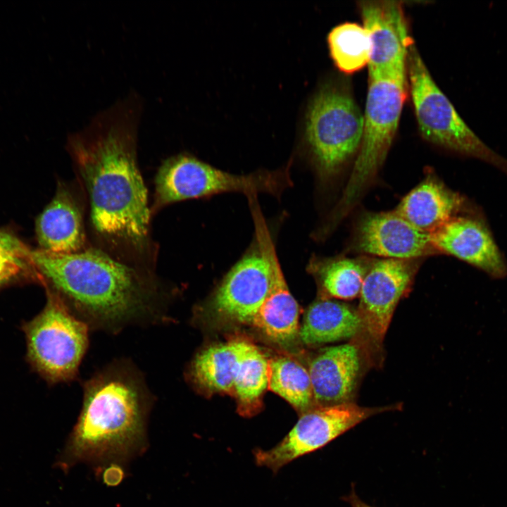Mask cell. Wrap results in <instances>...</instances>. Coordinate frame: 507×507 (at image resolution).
I'll list each match as a JSON object with an SVG mask.
<instances>
[{
	"mask_svg": "<svg viewBox=\"0 0 507 507\" xmlns=\"http://www.w3.org/2000/svg\"><path fill=\"white\" fill-rule=\"evenodd\" d=\"M249 343L235 339L200 351L191 362L189 379L205 391L233 395L235 378Z\"/></svg>",
	"mask_w": 507,
	"mask_h": 507,
	"instance_id": "19",
	"label": "cell"
},
{
	"mask_svg": "<svg viewBox=\"0 0 507 507\" xmlns=\"http://www.w3.org/2000/svg\"><path fill=\"white\" fill-rule=\"evenodd\" d=\"M0 251L28 261L30 249L15 235L0 230Z\"/></svg>",
	"mask_w": 507,
	"mask_h": 507,
	"instance_id": "26",
	"label": "cell"
},
{
	"mask_svg": "<svg viewBox=\"0 0 507 507\" xmlns=\"http://www.w3.org/2000/svg\"><path fill=\"white\" fill-rule=\"evenodd\" d=\"M90 330L88 325L49 289L44 308L26 330L31 363L51 383L75 380L89 349Z\"/></svg>",
	"mask_w": 507,
	"mask_h": 507,
	"instance_id": "8",
	"label": "cell"
},
{
	"mask_svg": "<svg viewBox=\"0 0 507 507\" xmlns=\"http://www.w3.org/2000/svg\"><path fill=\"white\" fill-rule=\"evenodd\" d=\"M358 7L372 45L368 77L390 78L408 84L407 58L413 42L401 2L363 1Z\"/></svg>",
	"mask_w": 507,
	"mask_h": 507,
	"instance_id": "12",
	"label": "cell"
},
{
	"mask_svg": "<svg viewBox=\"0 0 507 507\" xmlns=\"http://www.w3.org/2000/svg\"><path fill=\"white\" fill-rule=\"evenodd\" d=\"M400 404L364 407L353 401L313 407L276 446L254 451L256 463L273 472L296 458L316 451L353 427L376 414L399 408Z\"/></svg>",
	"mask_w": 507,
	"mask_h": 507,
	"instance_id": "10",
	"label": "cell"
},
{
	"mask_svg": "<svg viewBox=\"0 0 507 507\" xmlns=\"http://www.w3.org/2000/svg\"><path fill=\"white\" fill-rule=\"evenodd\" d=\"M268 256L272 282L270 291L253 317L250 325L271 341L284 345L299 335L300 308L289 289L277 256L275 245L264 220L256 223Z\"/></svg>",
	"mask_w": 507,
	"mask_h": 507,
	"instance_id": "16",
	"label": "cell"
},
{
	"mask_svg": "<svg viewBox=\"0 0 507 507\" xmlns=\"http://www.w3.org/2000/svg\"><path fill=\"white\" fill-rule=\"evenodd\" d=\"M269 360L254 344L249 343L242 356L234 384L238 411L245 417L256 413L268 386Z\"/></svg>",
	"mask_w": 507,
	"mask_h": 507,
	"instance_id": "22",
	"label": "cell"
},
{
	"mask_svg": "<svg viewBox=\"0 0 507 507\" xmlns=\"http://www.w3.org/2000/svg\"><path fill=\"white\" fill-rule=\"evenodd\" d=\"M327 43L332 61L342 73L351 74L368 65L372 45L363 25L355 23L339 24L329 32Z\"/></svg>",
	"mask_w": 507,
	"mask_h": 507,
	"instance_id": "24",
	"label": "cell"
},
{
	"mask_svg": "<svg viewBox=\"0 0 507 507\" xmlns=\"http://www.w3.org/2000/svg\"><path fill=\"white\" fill-rule=\"evenodd\" d=\"M142 101L127 96L68 137L87 211L90 244L126 264L156 271L148 190L137 161Z\"/></svg>",
	"mask_w": 507,
	"mask_h": 507,
	"instance_id": "1",
	"label": "cell"
},
{
	"mask_svg": "<svg viewBox=\"0 0 507 507\" xmlns=\"http://www.w3.org/2000/svg\"><path fill=\"white\" fill-rule=\"evenodd\" d=\"M86 213L87 205L81 187L78 191L75 187L59 182L54 197L36 220L39 249L63 254L86 249L91 245Z\"/></svg>",
	"mask_w": 507,
	"mask_h": 507,
	"instance_id": "15",
	"label": "cell"
},
{
	"mask_svg": "<svg viewBox=\"0 0 507 507\" xmlns=\"http://www.w3.org/2000/svg\"><path fill=\"white\" fill-rule=\"evenodd\" d=\"M363 353L353 342L324 349L312 360L309 375L320 406L351 402L360 378Z\"/></svg>",
	"mask_w": 507,
	"mask_h": 507,
	"instance_id": "17",
	"label": "cell"
},
{
	"mask_svg": "<svg viewBox=\"0 0 507 507\" xmlns=\"http://www.w3.org/2000/svg\"><path fill=\"white\" fill-rule=\"evenodd\" d=\"M364 118L343 84L323 85L312 99L306 120L305 140L318 175L337 173L358 151Z\"/></svg>",
	"mask_w": 507,
	"mask_h": 507,
	"instance_id": "6",
	"label": "cell"
},
{
	"mask_svg": "<svg viewBox=\"0 0 507 507\" xmlns=\"http://www.w3.org/2000/svg\"><path fill=\"white\" fill-rule=\"evenodd\" d=\"M25 261L0 251V285L17 276L25 268Z\"/></svg>",
	"mask_w": 507,
	"mask_h": 507,
	"instance_id": "25",
	"label": "cell"
},
{
	"mask_svg": "<svg viewBox=\"0 0 507 507\" xmlns=\"http://www.w3.org/2000/svg\"><path fill=\"white\" fill-rule=\"evenodd\" d=\"M373 261L365 258H319L309 261L308 270L326 297L350 300L359 296Z\"/></svg>",
	"mask_w": 507,
	"mask_h": 507,
	"instance_id": "21",
	"label": "cell"
},
{
	"mask_svg": "<svg viewBox=\"0 0 507 507\" xmlns=\"http://www.w3.org/2000/svg\"><path fill=\"white\" fill-rule=\"evenodd\" d=\"M418 265L416 259L375 260L365 277L356 309L361 330L351 341L370 361L382 351L395 308L409 292Z\"/></svg>",
	"mask_w": 507,
	"mask_h": 507,
	"instance_id": "9",
	"label": "cell"
},
{
	"mask_svg": "<svg viewBox=\"0 0 507 507\" xmlns=\"http://www.w3.org/2000/svg\"><path fill=\"white\" fill-rule=\"evenodd\" d=\"M475 209L465 197L430 175L408 192L394 211L431 234L453 218Z\"/></svg>",
	"mask_w": 507,
	"mask_h": 507,
	"instance_id": "18",
	"label": "cell"
},
{
	"mask_svg": "<svg viewBox=\"0 0 507 507\" xmlns=\"http://www.w3.org/2000/svg\"><path fill=\"white\" fill-rule=\"evenodd\" d=\"M28 261L90 330L115 334L132 325H163L168 292L155 273L92 246L75 254L31 250Z\"/></svg>",
	"mask_w": 507,
	"mask_h": 507,
	"instance_id": "2",
	"label": "cell"
},
{
	"mask_svg": "<svg viewBox=\"0 0 507 507\" xmlns=\"http://www.w3.org/2000/svg\"><path fill=\"white\" fill-rule=\"evenodd\" d=\"M353 246L363 254L392 259H417L437 253L430 234L395 211L363 214L356 226Z\"/></svg>",
	"mask_w": 507,
	"mask_h": 507,
	"instance_id": "14",
	"label": "cell"
},
{
	"mask_svg": "<svg viewBox=\"0 0 507 507\" xmlns=\"http://www.w3.org/2000/svg\"><path fill=\"white\" fill-rule=\"evenodd\" d=\"M292 185L288 167L236 175L179 154L165 159L158 169L151 211L153 215L172 204L226 192L246 196L263 192L279 197Z\"/></svg>",
	"mask_w": 507,
	"mask_h": 507,
	"instance_id": "5",
	"label": "cell"
},
{
	"mask_svg": "<svg viewBox=\"0 0 507 507\" xmlns=\"http://www.w3.org/2000/svg\"><path fill=\"white\" fill-rule=\"evenodd\" d=\"M437 253L454 256L490 277L507 275V263L477 209L457 215L430 234Z\"/></svg>",
	"mask_w": 507,
	"mask_h": 507,
	"instance_id": "13",
	"label": "cell"
},
{
	"mask_svg": "<svg viewBox=\"0 0 507 507\" xmlns=\"http://www.w3.org/2000/svg\"><path fill=\"white\" fill-rule=\"evenodd\" d=\"M268 389L302 413L313 408L314 396L309 372L293 359L276 357L269 360Z\"/></svg>",
	"mask_w": 507,
	"mask_h": 507,
	"instance_id": "23",
	"label": "cell"
},
{
	"mask_svg": "<svg viewBox=\"0 0 507 507\" xmlns=\"http://www.w3.org/2000/svg\"><path fill=\"white\" fill-rule=\"evenodd\" d=\"M82 390V408L69 441L73 457L123 454L142 439L155 399L132 361H111L86 380Z\"/></svg>",
	"mask_w": 507,
	"mask_h": 507,
	"instance_id": "3",
	"label": "cell"
},
{
	"mask_svg": "<svg viewBox=\"0 0 507 507\" xmlns=\"http://www.w3.org/2000/svg\"><path fill=\"white\" fill-rule=\"evenodd\" d=\"M408 84L384 77H368L361 145L343 194L324 232L330 231L352 209L382 165L397 131Z\"/></svg>",
	"mask_w": 507,
	"mask_h": 507,
	"instance_id": "4",
	"label": "cell"
},
{
	"mask_svg": "<svg viewBox=\"0 0 507 507\" xmlns=\"http://www.w3.org/2000/svg\"><path fill=\"white\" fill-rule=\"evenodd\" d=\"M407 79L419 131L425 139L507 173V159L486 145L461 118L434 81L414 44L408 50Z\"/></svg>",
	"mask_w": 507,
	"mask_h": 507,
	"instance_id": "7",
	"label": "cell"
},
{
	"mask_svg": "<svg viewBox=\"0 0 507 507\" xmlns=\"http://www.w3.org/2000/svg\"><path fill=\"white\" fill-rule=\"evenodd\" d=\"M272 282L271 268L263 237L255 228L253 242L215 289L212 306L223 319L250 325L266 298Z\"/></svg>",
	"mask_w": 507,
	"mask_h": 507,
	"instance_id": "11",
	"label": "cell"
},
{
	"mask_svg": "<svg viewBox=\"0 0 507 507\" xmlns=\"http://www.w3.org/2000/svg\"><path fill=\"white\" fill-rule=\"evenodd\" d=\"M361 320L353 307L329 299H321L307 309L299 336L308 346L354 339L360 332Z\"/></svg>",
	"mask_w": 507,
	"mask_h": 507,
	"instance_id": "20",
	"label": "cell"
},
{
	"mask_svg": "<svg viewBox=\"0 0 507 507\" xmlns=\"http://www.w3.org/2000/svg\"><path fill=\"white\" fill-rule=\"evenodd\" d=\"M351 507H373L361 501L354 493L349 496Z\"/></svg>",
	"mask_w": 507,
	"mask_h": 507,
	"instance_id": "27",
	"label": "cell"
}]
</instances>
